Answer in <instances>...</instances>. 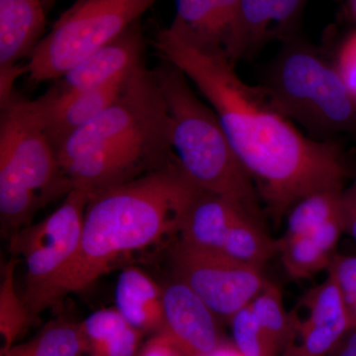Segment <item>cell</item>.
<instances>
[{
  "label": "cell",
  "mask_w": 356,
  "mask_h": 356,
  "mask_svg": "<svg viewBox=\"0 0 356 356\" xmlns=\"http://www.w3.org/2000/svg\"><path fill=\"white\" fill-rule=\"evenodd\" d=\"M161 60L177 65L209 102L236 158L276 221L302 198L343 191L350 175L343 149L332 140L307 137L277 111L261 86H250L224 54L210 53L170 28L152 41Z\"/></svg>",
  "instance_id": "1"
},
{
  "label": "cell",
  "mask_w": 356,
  "mask_h": 356,
  "mask_svg": "<svg viewBox=\"0 0 356 356\" xmlns=\"http://www.w3.org/2000/svg\"><path fill=\"white\" fill-rule=\"evenodd\" d=\"M199 189L177 161L91 194L76 254L44 295L39 313L88 289L121 255L179 233Z\"/></svg>",
  "instance_id": "2"
},
{
  "label": "cell",
  "mask_w": 356,
  "mask_h": 356,
  "mask_svg": "<svg viewBox=\"0 0 356 356\" xmlns=\"http://www.w3.org/2000/svg\"><path fill=\"white\" fill-rule=\"evenodd\" d=\"M56 153L72 189L91 194L177 163L172 120L154 70H134L118 98Z\"/></svg>",
  "instance_id": "3"
},
{
  "label": "cell",
  "mask_w": 356,
  "mask_h": 356,
  "mask_svg": "<svg viewBox=\"0 0 356 356\" xmlns=\"http://www.w3.org/2000/svg\"><path fill=\"white\" fill-rule=\"evenodd\" d=\"M154 74L172 120V145L184 175L202 191L234 201L261 220L259 194L236 158L217 114L177 65L161 60Z\"/></svg>",
  "instance_id": "4"
},
{
  "label": "cell",
  "mask_w": 356,
  "mask_h": 356,
  "mask_svg": "<svg viewBox=\"0 0 356 356\" xmlns=\"http://www.w3.org/2000/svg\"><path fill=\"white\" fill-rule=\"evenodd\" d=\"M0 109V215L13 234L72 187L32 100L16 95Z\"/></svg>",
  "instance_id": "5"
},
{
  "label": "cell",
  "mask_w": 356,
  "mask_h": 356,
  "mask_svg": "<svg viewBox=\"0 0 356 356\" xmlns=\"http://www.w3.org/2000/svg\"><path fill=\"white\" fill-rule=\"evenodd\" d=\"M286 40L261 84L274 108L303 126L312 139L355 132L356 102L334 65L309 44Z\"/></svg>",
  "instance_id": "6"
},
{
  "label": "cell",
  "mask_w": 356,
  "mask_h": 356,
  "mask_svg": "<svg viewBox=\"0 0 356 356\" xmlns=\"http://www.w3.org/2000/svg\"><path fill=\"white\" fill-rule=\"evenodd\" d=\"M158 0H76L26 64L32 86L56 81L140 20Z\"/></svg>",
  "instance_id": "7"
},
{
  "label": "cell",
  "mask_w": 356,
  "mask_h": 356,
  "mask_svg": "<svg viewBox=\"0 0 356 356\" xmlns=\"http://www.w3.org/2000/svg\"><path fill=\"white\" fill-rule=\"evenodd\" d=\"M90 197L88 191L72 189L62 205L43 221L28 225L11 236V252L25 261L23 299L33 318L39 314L46 293L76 254Z\"/></svg>",
  "instance_id": "8"
},
{
  "label": "cell",
  "mask_w": 356,
  "mask_h": 356,
  "mask_svg": "<svg viewBox=\"0 0 356 356\" xmlns=\"http://www.w3.org/2000/svg\"><path fill=\"white\" fill-rule=\"evenodd\" d=\"M172 261L175 278L188 285L218 318L228 322L268 282L261 269L241 266L218 252L195 250L179 241L172 248Z\"/></svg>",
  "instance_id": "9"
},
{
  "label": "cell",
  "mask_w": 356,
  "mask_h": 356,
  "mask_svg": "<svg viewBox=\"0 0 356 356\" xmlns=\"http://www.w3.org/2000/svg\"><path fill=\"white\" fill-rule=\"evenodd\" d=\"M43 0H0V106L14 95V84L26 74V65L34 55L46 30Z\"/></svg>",
  "instance_id": "10"
},
{
  "label": "cell",
  "mask_w": 356,
  "mask_h": 356,
  "mask_svg": "<svg viewBox=\"0 0 356 356\" xmlns=\"http://www.w3.org/2000/svg\"><path fill=\"white\" fill-rule=\"evenodd\" d=\"M131 74L132 72L99 88L77 92L60 93L50 88L32 100L54 149L57 151L70 135L108 108L121 95Z\"/></svg>",
  "instance_id": "11"
},
{
  "label": "cell",
  "mask_w": 356,
  "mask_h": 356,
  "mask_svg": "<svg viewBox=\"0 0 356 356\" xmlns=\"http://www.w3.org/2000/svg\"><path fill=\"white\" fill-rule=\"evenodd\" d=\"M163 288V332L186 356H203L222 343L218 318L202 299L175 278Z\"/></svg>",
  "instance_id": "12"
},
{
  "label": "cell",
  "mask_w": 356,
  "mask_h": 356,
  "mask_svg": "<svg viewBox=\"0 0 356 356\" xmlns=\"http://www.w3.org/2000/svg\"><path fill=\"white\" fill-rule=\"evenodd\" d=\"M175 3L177 14L168 28L198 49L224 54L232 62L241 0H175Z\"/></svg>",
  "instance_id": "13"
},
{
  "label": "cell",
  "mask_w": 356,
  "mask_h": 356,
  "mask_svg": "<svg viewBox=\"0 0 356 356\" xmlns=\"http://www.w3.org/2000/svg\"><path fill=\"white\" fill-rule=\"evenodd\" d=\"M143 65H146V40L139 20L56 79L51 88L57 92L70 93L99 88Z\"/></svg>",
  "instance_id": "14"
},
{
  "label": "cell",
  "mask_w": 356,
  "mask_h": 356,
  "mask_svg": "<svg viewBox=\"0 0 356 356\" xmlns=\"http://www.w3.org/2000/svg\"><path fill=\"white\" fill-rule=\"evenodd\" d=\"M303 302L309 315L303 323L296 320L301 343L292 348L303 356H325L334 350L350 331L343 293L329 273L327 280L312 289Z\"/></svg>",
  "instance_id": "15"
},
{
  "label": "cell",
  "mask_w": 356,
  "mask_h": 356,
  "mask_svg": "<svg viewBox=\"0 0 356 356\" xmlns=\"http://www.w3.org/2000/svg\"><path fill=\"white\" fill-rule=\"evenodd\" d=\"M309 0H241L234 64L273 39L291 38Z\"/></svg>",
  "instance_id": "16"
},
{
  "label": "cell",
  "mask_w": 356,
  "mask_h": 356,
  "mask_svg": "<svg viewBox=\"0 0 356 356\" xmlns=\"http://www.w3.org/2000/svg\"><path fill=\"white\" fill-rule=\"evenodd\" d=\"M243 213L248 214L234 201L199 189L182 222L179 242L195 250L219 252L229 229Z\"/></svg>",
  "instance_id": "17"
},
{
  "label": "cell",
  "mask_w": 356,
  "mask_h": 356,
  "mask_svg": "<svg viewBox=\"0 0 356 356\" xmlns=\"http://www.w3.org/2000/svg\"><path fill=\"white\" fill-rule=\"evenodd\" d=\"M117 311L140 332L163 331V288L137 267H128L115 287Z\"/></svg>",
  "instance_id": "18"
},
{
  "label": "cell",
  "mask_w": 356,
  "mask_h": 356,
  "mask_svg": "<svg viewBox=\"0 0 356 356\" xmlns=\"http://www.w3.org/2000/svg\"><path fill=\"white\" fill-rule=\"evenodd\" d=\"M90 356H138L143 332L129 324L117 309L96 311L81 324Z\"/></svg>",
  "instance_id": "19"
},
{
  "label": "cell",
  "mask_w": 356,
  "mask_h": 356,
  "mask_svg": "<svg viewBox=\"0 0 356 356\" xmlns=\"http://www.w3.org/2000/svg\"><path fill=\"white\" fill-rule=\"evenodd\" d=\"M278 252L277 240L266 235L259 220L243 213L229 229L218 254L241 266L262 269Z\"/></svg>",
  "instance_id": "20"
},
{
  "label": "cell",
  "mask_w": 356,
  "mask_h": 356,
  "mask_svg": "<svg viewBox=\"0 0 356 356\" xmlns=\"http://www.w3.org/2000/svg\"><path fill=\"white\" fill-rule=\"evenodd\" d=\"M88 343L81 324L65 318L49 323L31 341L13 346L11 356H83Z\"/></svg>",
  "instance_id": "21"
},
{
  "label": "cell",
  "mask_w": 356,
  "mask_h": 356,
  "mask_svg": "<svg viewBox=\"0 0 356 356\" xmlns=\"http://www.w3.org/2000/svg\"><path fill=\"white\" fill-rule=\"evenodd\" d=\"M343 191H321L302 198L287 213L286 232L282 238L308 235L324 222L341 215Z\"/></svg>",
  "instance_id": "22"
},
{
  "label": "cell",
  "mask_w": 356,
  "mask_h": 356,
  "mask_svg": "<svg viewBox=\"0 0 356 356\" xmlns=\"http://www.w3.org/2000/svg\"><path fill=\"white\" fill-rule=\"evenodd\" d=\"M17 261L11 259L2 270L0 284V334L1 353L14 346L16 339L27 329L33 318L31 312L16 290L15 268Z\"/></svg>",
  "instance_id": "23"
},
{
  "label": "cell",
  "mask_w": 356,
  "mask_h": 356,
  "mask_svg": "<svg viewBox=\"0 0 356 356\" xmlns=\"http://www.w3.org/2000/svg\"><path fill=\"white\" fill-rule=\"evenodd\" d=\"M250 306L262 332L275 350L289 339L293 330H296V318L288 315L280 288L273 283L267 282Z\"/></svg>",
  "instance_id": "24"
},
{
  "label": "cell",
  "mask_w": 356,
  "mask_h": 356,
  "mask_svg": "<svg viewBox=\"0 0 356 356\" xmlns=\"http://www.w3.org/2000/svg\"><path fill=\"white\" fill-rule=\"evenodd\" d=\"M277 242L283 266L296 280H305L327 269L334 257L327 254L310 235L281 238Z\"/></svg>",
  "instance_id": "25"
},
{
  "label": "cell",
  "mask_w": 356,
  "mask_h": 356,
  "mask_svg": "<svg viewBox=\"0 0 356 356\" xmlns=\"http://www.w3.org/2000/svg\"><path fill=\"white\" fill-rule=\"evenodd\" d=\"M234 346L243 356H274L275 348L262 332L248 305L229 320Z\"/></svg>",
  "instance_id": "26"
},
{
  "label": "cell",
  "mask_w": 356,
  "mask_h": 356,
  "mask_svg": "<svg viewBox=\"0 0 356 356\" xmlns=\"http://www.w3.org/2000/svg\"><path fill=\"white\" fill-rule=\"evenodd\" d=\"M327 271L336 280L346 305L356 301V255H334Z\"/></svg>",
  "instance_id": "27"
},
{
  "label": "cell",
  "mask_w": 356,
  "mask_h": 356,
  "mask_svg": "<svg viewBox=\"0 0 356 356\" xmlns=\"http://www.w3.org/2000/svg\"><path fill=\"white\" fill-rule=\"evenodd\" d=\"M334 67L356 102V32L341 44Z\"/></svg>",
  "instance_id": "28"
},
{
  "label": "cell",
  "mask_w": 356,
  "mask_h": 356,
  "mask_svg": "<svg viewBox=\"0 0 356 356\" xmlns=\"http://www.w3.org/2000/svg\"><path fill=\"white\" fill-rule=\"evenodd\" d=\"M138 356H186L165 332H156L143 344Z\"/></svg>",
  "instance_id": "29"
},
{
  "label": "cell",
  "mask_w": 356,
  "mask_h": 356,
  "mask_svg": "<svg viewBox=\"0 0 356 356\" xmlns=\"http://www.w3.org/2000/svg\"><path fill=\"white\" fill-rule=\"evenodd\" d=\"M341 219L344 232L356 243V173L353 184L341 194Z\"/></svg>",
  "instance_id": "30"
},
{
  "label": "cell",
  "mask_w": 356,
  "mask_h": 356,
  "mask_svg": "<svg viewBox=\"0 0 356 356\" xmlns=\"http://www.w3.org/2000/svg\"><path fill=\"white\" fill-rule=\"evenodd\" d=\"M336 356H356V327L348 332V337L343 339Z\"/></svg>",
  "instance_id": "31"
},
{
  "label": "cell",
  "mask_w": 356,
  "mask_h": 356,
  "mask_svg": "<svg viewBox=\"0 0 356 356\" xmlns=\"http://www.w3.org/2000/svg\"><path fill=\"white\" fill-rule=\"evenodd\" d=\"M203 356H243L234 343L222 341L216 348Z\"/></svg>",
  "instance_id": "32"
},
{
  "label": "cell",
  "mask_w": 356,
  "mask_h": 356,
  "mask_svg": "<svg viewBox=\"0 0 356 356\" xmlns=\"http://www.w3.org/2000/svg\"><path fill=\"white\" fill-rule=\"evenodd\" d=\"M44 6H46L47 11L50 10L51 7H53L56 0H43Z\"/></svg>",
  "instance_id": "33"
},
{
  "label": "cell",
  "mask_w": 356,
  "mask_h": 356,
  "mask_svg": "<svg viewBox=\"0 0 356 356\" xmlns=\"http://www.w3.org/2000/svg\"><path fill=\"white\" fill-rule=\"evenodd\" d=\"M286 356H303L300 355V353H297L296 350H294V348H292V346H290L289 350L287 351V355Z\"/></svg>",
  "instance_id": "34"
},
{
  "label": "cell",
  "mask_w": 356,
  "mask_h": 356,
  "mask_svg": "<svg viewBox=\"0 0 356 356\" xmlns=\"http://www.w3.org/2000/svg\"><path fill=\"white\" fill-rule=\"evenodd\" d=\"M351 6H353V13L356 15V0H351Z\"/></svg>",
  "instance_id": "35"
},
{
  "label": "cell",
  "mask_w": 356,
  "mask_h": 356,
  "mask_svg": "<svg viewBox=\"0 0 356 356\" xmlns=\"http://www.w3.org/2000/svg\"><path fill=\"white\" fill-rule=\"evenodd\" d=\"M1 356H11L10 353L9 351H7L6 353H1Z\"/></svg>",
  "instance_id": "36"
}]
</instances>
